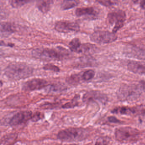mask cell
<instances>
[{
  "label": "cell",
  "instance_id": "6da1fadb",
  "mask_svg": "<svg viewBox=\"0 0 145 145\" xmlns=\"http://www.w3.org/2000/svg\"><path fill=\"white\" fill-rule=\"evenodd\" d=\"M33 69L26 64L14 63L9 65L4 71V75L13 81L25 79L31 76Z\"/></svg>",
  "mask_w": 145,
  "mask_h": 145
},
{
  "label": "cell",
  "instance_id": "7a4b0ae2",
  "mask_svg": "<svg viewBox=\"0 0 145 145\" xmlns=\"http://www.w3.org/2000/svg\"><path fill=\"white\" fill-rule=\"evenodd\" d=\"M69 52L62 47H58L57 49L53 48H37L32 52L33 57L36 58L45 60H62L69 55Z\"/></svg>",
  "mask_w": 145,
  "mask_h": 145
},
{
  "label": "cell",
  "instance_id": "3957f363",
  "mask_svg": "<svg viewBox=\"0 0 145 145\" xmlns=\"http://www.w3.org/2000/svg\"><path fill=\"white\" fill-rule=\"evenodd\" d=\"M87 136L85 129L81 128H69L60 131L58 139L66 142L80 141L85 139Z\"/></svg>",
  "mask_w": 145,
  "mask_h": 145
},
{
  "label": "cell",
  "instance_id": "277c9868",
  "mask_svg": "<svg viewBox=\"0 0 145 145\" xmlns=\"http://www.w3.org/2000/svg\"><path fill=\"white\" fill-rule=\"evenodd\" d=\"M141 91L140 85H125L121 87L117 92V95L121 100H135L140 96Z\"/></svg>",
  "mask_w": 145,
  "mask_h": 145
},
{
  "label": "cell",
  "instance_id": "5b68a950",
  "mask_svg": "<svg viewBox=\"0 0 145 145\" xmlns=\"http://www.w3.org/2000/svg\"><path fill=\"white\" fill-rule=\"evenodd\" d=\"M139 134V131L138 129L129 127L118 128L115 131L116 138L122 142L134 141L138 138Z\"/></svg>",
  "mask_w": 145,
  "mask_h": 145
},
{
  "label": "cell",
  "instance_id": "8992f818",
  "mask_svg": "<svg viewBox=\"0 0 145 145\" xmlns=\"http://www.w3.org/2000/svg\"><path fill=\"white\" fill-rule=\"evenodd\" d=\"M127 19L126 12L121 9L116 10L109 12L107 14V20L111 25L115 24L112 32L115 33L123 27Z\"/></svg>",
  "mask_w": 145,
  "mask_h": 145
},
{
  "label": "cell",
  "instance_id": "52a82bcc",
  "mask_svg": "<svg viewBox=\"0 0 145 145\" xmlns=\"http://www.w3.org/2000/svg\"><path fill=\"white\" fill-rule=\"evenodd\" d=\"M115 33L106 31H97L90 35L91 41L98 44H108L115 41L117 39Z\"/></svg>",
  "mask_w": 145,
  "mask_h": 145
},
{
  "label": "cell",
  "instance_id": "ba28073f",
  "mask_svg": "<svg viewBox=\"0 0 145 145\" xmlns=\"http://www.w3.org/2000/svg\"><path fill=\"white\" fill-rule=\"evenodd\" d=\"M54 29L56 31L60 33H68L71 32H78L80 30V26L76 22L60 20L56 23Z\"/></svg>",
  "mask_w": 145,
  "mask_h": 145
},
{
  "label": "cell",
  "instance_id": "9c48e42d",
  "mask_svg": "<svg viewBox=\"0 0 145 145\" xmlns=\"http://www.w3.org/2000/svg\"><path fill=\"white\" fill-rule=\"evenodd\" d=\"M48 85V82L45 79L35 78L28 80L22 85V89L24 91H31L39 90Z\"/></svg>",
  "mask_w": 145,
  "mask_h": 145
},
{
  "label": "cell",
  "instance_id": "30bf717a",
  "mask_svg": "<svg viewBox=\"0 0 145 145\" xmlns=\"http://www.w3.org/2000/svg\"><path fill=\"white\" fill-rule=\"evenodd\" d=\"M32 116L33 114L31 111H25L20 112L11 118L9 124L11 126L20 125L31 119Z\"/></svg>",
  "mask_w": 145,
  "mask_h": 145
},
{
  "label": "cell",
  "instance_id": "8fae6325",
  "mask_svg": "<svg viewBox=\"0 0 145 145\" xmlns=\"http://www.w3.org/2000/svg\"><path fill=\"white\" fill-rule=\"evenodd\" d=\"M107 100L108 98L105 94L96 91L88 92L84 94L83 98V100L85 102L97 101L104 103L107 102Z\"/></svg>",
  "mask_w": 145,
  "mask_h": 145
},
{
  "label": "cell",
  "instance_id": "7c38bea8",
  "mask_svg": "<svg viewBox=\"0 0 145 145\" xmlns=\"http://www.w3.org/2000/svg\"><path fill=\"white\" fill-rule=\"evenodd\" d=\"M127 67L131 72L139 75H145V62L131 60L128 62Z\"/></svg>",
  "mask_w": 145,
  "mask_h": 145
},
{
  "label": "cell",
  "instance_id": "4fadbf2b",
  "mask_svg": "<svg viewBox=\"0 0 145 145\" xmlns=\"http://www.w3.org/2000/svg\"><path fill=\"white\" fill-rule=\"evenodd\" d=\"M75 13L77 17L90 16L93 19H97L99 14L98 12L93 7L78 8L76 9Z\"/></svg>",
  "mask_w": 145,
  "mask_h": 145
},
{
  "label": "cell",
  "instance_id": "5bb4252c",
  "mask_svg": "<svg viewBox=\"0 0 145 145\" xmlns=\"http://www.w3.org/2000/svg\"><path fill=\"white\" fill-rule=\"evenodd\" d=\"M54 1V0H38L37 2V7L43 13H47L50 11Z\"/></svg>",
  "mask_w": 145,
  "mask_h": 145
},
{
  "label": "cell",
  "instance_id": "9a60e30c",
  "mask_svg": "<svg viewBox=\"0 0 145 145\" xmlns=\"http://www.w3.org/2000/svg\"><path fill=\"white\" fill-rule=\"evenodd\" d=\"M15 26L9 22L1 23V36L7 37L15 32Z\"/></svg>",
  "mask_w": 145,
  "mask_h": 145
},
{
  "label": "cell",
  "instance_id": "2e32d148",
  "mask_svg": "<svg viewBox=\"0 0 145 145\" xmlns=\"http://www.w3.org/2000/svg\"><path fill=\"white\" fill-rule=\"evenodd\" d=\"M136 111L135 108L123 106L119 107L114 109L112 112L116 114H120L121 115H130L135 114Z\"/></svg>",
  "mask_w": 145,
  "mask_h": 145
},
{
  "label": "cell",
  "instance_id": "e0dca14e",
  "mask_svg": "<svg viewBox=\"0 0 145 145\" xmlns=\"http://www.w3.org/2000/svg\"><path fill=\"white\" fill-rule=\"evenodd\" d=\"M79 4L77 0H63L60 4V9L62 10H67L73 8Z\"/></svg>",
  "mask_w": 145,
  "mask_h": 145
},
{
  "label": "cell",
  "instance_id": "ac0fdd59",
  "mask_svg": "<svg viewBox=\"0 0 145 145\" xmlns=\"http://www.w3.org/2000/svg\"><path fill=\"white\" fill-rule=\"evenodd\" d=\"M82 44L79 39L77 38L72 39L69 44V47L71 51L74 52L79 53Z\"/></svg>",
  "mask_w": 145,
  "mask_h": 145
},
{
  "label": "cell",
  "instance_id": "d6986e66",
  "mask_svg": "<svg viewBox=\"0 0 145 145\" xmlns=\"http://www.w3.org/2000/svg\"><path fill=\"white\" fill-rule=\"evenodd\" d=\"M95 72L93 70H88L84 71L81 75L82 80L85 81H89L94 77Z\"/></svg>",
  "mask_w": 145,
  "mask_h": 145
},
{
  "label": "cell",
  "instance_id": "ffe728a7",
  "mask_svg": "<svg viewBox=\"0 0 145 145\" xmlns=\"http://www.w3.org/2000/svg\"><path fill=\"white\" fill-rule=\"evenodd\" d=\"M30 1V0H11L10 4L14 8H19L29 3Z\"/></svg>",
  "mask_w": 145,
  "mask_h": 145
},
{
  "label": "cell",
  "instance_id": "44dd1931",
  "mask_svg": "<svg viewBox=\"0 0 145 145\" xmlns=\"http://www.w3.org/2000/svg\"><path fill=\"white\" fill-rule=\"evenodd\" d=\"M79 96H75L74 99L70 101L66 104H65L62 106V108L64 109H70V108H74L75 106H77L78 105V102H77Z\"/></svg>",
  "mask_w": 145,
  "mask_h": 145
},
{
  "label": "cell",
  "instance_id": "7402d4cb",
  "mask_svg": "<svg viewBox=\"0 0 145 145\" xmlns=\"http://www.w3.org/2000/svg\"><path fill=\"white\" fill-rule=\"evenodd\" d=\"M99 3L106 7H113L117 4V0H96Z\"/></svg>",
  "mask_w": 145,
  "mask_h": 145
},
{
  "label": "cell",
  "instance_id": "603a6c76",
  "mask_svg": "<svg viewBox=\"0 0 145 145\" xmlns=\"http://www.w3.org/2000/svg\"><path fill=\"white\" fill-rule=\"evenodd\" d=\"M43 69L45 70L51 71L55 72H59L60 71V69L58 67L52 64L46 65L43 67Z\"/></svg>",
  "mask_w": 145,
  "mask_h": 145
},
{
  "label": "cell",
  "instance_id": "cb8c5ba5",
  "mask_svg": "<svg viewBox=\"0 0 145 145\" xmlns=\"http://www.w3.org/2000/svg\"><path fill=\"white\" fill-rule=\"evenodd\" d=\"M41 113L39 112H37L35 115H33L32 116V118L31 119V121L34 122L38 121L41 118Z\"/></svg>",
  "mask_w": 145,
  "mask_h": 145
},
{
  "label": "cell",
  "instance_id": "d4e9b609",
  "mask_svg": "<svg viewBox=\"0 0 145 145\" xmlns=\"http://www.w3.org/2000/svg\"><path fill=\"white\" fill-rule=\"evenodd\" d=\"M108 120H109V121L112 123H117L120 122V121L119 120L117 119L115 117H110L108 118Z\"/></svg>",
  "mask_w": 145,
  "mask_h": 145
},
{
  "label": "cell",
  "instance_id": "484cf974",
  "mask_svg": "<svg viewBox=\"0 0 145 145\" xmlns=\"http://www.w3.org/2000/svg\"><path fill=\"white\" fill-rule=\"evenodd\" d=\"M139 85L142 91H144L145 93V82L144 81H140Z\"/></svg>",
  "mask_w": 145,
  "mask_h": 145
},
{
  "label": "cell",
  "instance_id": "4316f807",
  "mask_svg": "<svg viewBox=\"0 0 145 145\" xmlns=\"http://www.w3.org/2000/svg\"><path fill=\"white\" fill-rule=\"evenodd\" d=\"M139 4L140 8L142 9L145 10V0H140Z\"/></svg>",
  "mask_w": 145,
  "mask_h": 145
},
{
  "label": "cell",
  "instance_id": "83f0119b",
  "mask_svg": "<svg viewBox=\"0 0 145 145\" xmlns=\"http://www.w3.org/2000/svg\"><path fill=\"white\" fill-rule=\"evenodd\" d=\"M139 1L140 0H132L133 2L134 3H138Z\"/></svg>",
  "mask_w": 145,
  "mask_h": 145
},
{
  "label": "cell",
  "instance_id": "f1b7e54d",
  "mask_svg": "<svg viewBox=\"0 0 145 145\" xmlns=\"http://www.w3.org/2000/svg\"><path fill=\"white\" fill-rule=\"evenodd\" d=\"M144 16H145V12H144Z\"/></svg>",
  "mask_w": 145,
  "mask_h": 145
},
{
  "label": "cell",
  "instance_id": "f546056e",
  "mask_svg": "<svg viewBox=\"0 0 145 145\" xmlns=\"http://www.w3.org/2000/svg\"></svg>",
  "mask_w": 145,
  "mask_h": 145
}]
</instances>
